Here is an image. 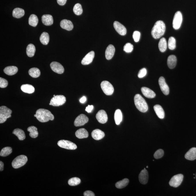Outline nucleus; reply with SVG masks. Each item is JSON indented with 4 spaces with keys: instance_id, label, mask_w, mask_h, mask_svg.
<instances>
[{
    "instance_id": "obj_1",
    "label": "nucleus",
    "mask_w": 196,
    "mask_h": 196,
    "mask_svg": "<svg viewBox=\"0 0 196 196\" xmlns=\"http://www.w3.org/2000/svg\"><path fill=\"white\" fill-rule=\"evenodd\" d=\"M166 26L164 22L161 20L158 21L152 28L151 34L155 39H158L164 35L165 32Z\"/></svg>"
},
{
    "instance_id": "obj_2",
    "label": "nucleus",
    "mask_w": 196,
    "mask_h": 196,
    "mask_svg": "<svg viewBox=\"0 0 196 196\" xmlns=\"http://www.w3.org/2000/svg\"><path fill=\"white\" fill-rule=\"evenodd\" d=\"M36 118L41 123H46L54 120V116L51 112L46 109H40L36 111Z\"/></svg>"
},
{
    "instance_id": "obj_3",
    "label": "nucleus",
    "mask_w": 196,
    "mask_h": 196,
    "mask_svg": "<svg viewBox=\"0 0 196 196\" xmlns=\"http://www.w3.org/2000/svg\"><path fill=\"white\" fill-rule=\"evenodd\" d=\"M134 102L137 109L141 112L145 113L147 111L148 107L146 101L139 94H137L134 97Z\"/></svg>"
},
{
    "instance_id": "obj_4",
    "label": "nucleus",
    "mask_w": 196,
    "mask_h": 196,
    "mask_svg": "<svg viewBox=\"0 0 196 196\" xmlns=\"http://www.w3.org/2000/svg\"><path fill=\"white\" fill-rule=\"evenodd\" d=\"M12 110L5 106L0 107V123H5L7 119L11 117Z\"/></svg>"
},
{
    "instance_id": "obj_5",
    "label": "nucleus",
    "mask_w": 196,
    "mask_h": 196,
    "mask_svg": "<svg viewBox=\"0 0 196 196\" xmlns=\"http://www.w3.org/2000/svg\"><path fill=\"white\" fill-rule=\"evenodd\" d=\"M28 161V158L24 155L18 156L14 159L12 163V166L14 168H18L25 165Z\"/></svg>"
},
{
    "instance_id": "obj_6",
    "label": "nucleus",
    "mask_w": 196,
    "mask_h": 196,
    "mask_svg": "<svg viewBox=\"0 0 196 196\" xmlns=\"http://www.w3.org/2000/svg\"><path fill=\"white\" fill-rule=\"evenodd\" d=\"M66 101V97L63 95H57L53 96L51 100L50 105L59 106L64 104Z\"/></svg>"
},
{
    "instance_id": "obj_7",
    "label": "nucleus",
    "mask_w": 196,
    "mask_h": 196,
    "mask_svg": "<svg viewBox=\"0 0 196 196\" xmlns=\"http://www.w3.org/2000/svg\"><path fill=\"white\" fill-rule=\"evenodd\" d=\"M57 145L60 147L68 150H74L77 148L75 143L69 141L61 140L57 142Z\"/></svg>"
},
{
    "instance_id": "obj_8",
    "label": "nucleus",
    "mask_w": 196,
    "mask_h": 196,
    "mask_svg": "<svg viewBox=\"0 0 196 196\" xmlns=\"http://www.w3.org/2000/svg\"><path fill=\"white\" fill-rule=\"evenodd\" d=\"M101 89L106 95H111L113 94L114 89L113 86L107 81H103L101 84Z\"/></svg>"
},
{
    "instance_id": "obj_9",
    "label": "nucleus",
    "mask_w": 196,
    "mask_h": 196,
    "mask_svg": "<svg viewBox=\"0 0 196 196\" xmlns=\"http://www.w3.org/2000/svg\"><path fill=\"white\" fill-rule=\"evenodd\" d=\"M183 175L182 174H178L174 176L171 178L169 182L170 185L174 187H177L180 186L183 181Z\"/></svg>"
},
{
    "instance_id": "obj_10",
    "label": "nucleus",
    "mask_w": 196,
    "mask_h": 196,
    "mask_svg": "<svg viewBox=\"0 0 196 196\" xmlns=\"http://www.w3.org/2000/svg\"><path fill=\"white\" fill-rule=\"evenodd\" d=\"M182 15L180 11H177L175 13L174 16L172 26L175 30H178L180 28L182 22Z\"/></svg>"
},
{
    "instance_id": "obj_11",
    "label": "nucleus",
    "mask_w": 196,
    "mask_h": 196,
    "mask_svg": "<svg viewBox=\"0 0 196 196\" xmlns=\"http://www.w3.org/2000/svg\"><path fill=\"white\" fill-rule=\"evenodd\" d=\"M88 118L86 115L81 114L78 116L75 119L74 125L76 127L84 125L88 122Z\"/></svg>"
},
{
    "instance_id": "obj_12",
    "label": "nucleus",
    "mask_w": 196,
    "mask_h": 196,
    "mask_svg": "<svg viewBox=\"0 0 196 196\" xmlns=\"http://www.w3.org/2000/svg\"><path fill=\"white\" fill-rule=\"evenodd\" d=\"M158 82L159 86L163 94L166 95H168L169 93V88L168 85L166 83L164 78L161 77L159 79Z\"/></svg>"
},
{
    "instance_id": "obj_13",
    "label": "nucleus",
    "mask_w": 196,
    "mask_h": 196,
    "mask_svg": "<svg viewBox=\"0 0 196 196\" xmlns=\"http://www.w3.org/2000/svg\"><path fill=\"white\" fill-rule=\"evenodd\" d=\"M50 67L52 70L57 73L61 74L64 72V67L59 63L53 61L51 63Z\"/></svg>"
},
{
    "instance_id": "obj_14",
    "label": "nucleus",
    "mask_w": 196,
    "mask_h": 196,
    "mask_svg": "<svg viewBox=\"0 0 196 196\" xmlns=\"http://www.w3.org/2000/svg\"><path fill=\"white\" fill-rule=\"evenodd\" d=\"M96 118L99 123L105 124L108 121L107 115L105 110H101L99 111L96 115Z\"/></svg>"
},
{
    "instance_id": "obj_15",
    "label": "nucleus",
    "mask_w": 196,
    "mask_h": 196,
    "mask_svg": "<svg viewBox=\"0 0 196 196\" xmlns=\"http://www.w3.org/2000/svg\"><path fill=\"white\" fill-rule=\"evenodd\" d=\"M113 26L115 30L120 35L124 36L127 34V30L125 27L119 22L115 21Z\"/></svg>"
},
{
    "instance_id": "obj_16",
    "label": "nucleus",
    "mask_w": 196,
    "mask_h": 196,
    "mask_svg": "<svg viewBox=\"0 0 196 196\" xmlns=\"http://www.w3.org/2000/svg\"><path fill=\"white\" fill-rule=\"evenodd\" d=\"M149 175L148 171L146 169L142 170L139 175V179L140 182L142 184H146L148 181Z\"/></svg>"
},
{
    "instance_id": "obj_17",
    "label": "nucleus",
    "mask_w": 196,
    "mask_h": 196,
    "mask_svg": "<svg viewBox=\"0 0 196 196\" xmlns=\"http://www.w3.org/2000/svg\"><path fill=\"white\" fill-rule=\"evenodd\" d=\"M94 51H92L88 53L81 61V64L83 65H87L92 62L94 57Z\"/></svg>"
},
{
    "instance_id": "obj_18",
    "label": "nucleus",
    "mask_w": 196,
    "mask_h": 196,
    "mask_svg": "<svg viewBox=\"0 0 196 196\" xmlns=\"http://www.w3.org/2000/svg\"><path fill=\"white\" fill-rule=\"evenodd\" d=\"M141 90L143 95L147 98H152L156 97V94L154 92L148 88L142 87Z\"/></svg>"
},
{
    "instance_id": "obj_19",
    "label": "nucleus",
    "mask_w": 196,
    "mask_h": 196,
    "mask_svg": "<svg viewBox=\"0 0 196 196\" xmlns=\"http://www.w3.org/2000/svg\"><path fill=\"white\" fill-rule=\"evenodd\" d=\"M115 49L114 46L112 44L109 45L105 51V57L107 60L111 59L115 54Z\"/></svg>"
},
{
    "instance_id": "obj_20",
    "label": "nucleus",
    "mask_w": 196,
    "mask_h": 196,
    "mask_svg": "<svg viewBox=\"0 0 196 196\" xmlns=\"http://www.w3.org/2000/svg\"><path fill=\"white\" fill-rule=\"evenodd\" d=\"M91 135L94 139L96 140H99L104 137L105 136V133L101 130L96 129L92 131Z\"/></svg>"
},
{
    "instance_id": "obj_21",
    "label": "nucleus",
    "mask_w": 196,
    "mask_h": 196,
    "mask_svg": "<svg viewBox=\"0 0 196 196\" xmlns=\"http://www.w3.org/2000/svg\"><path fill=\"white\" fill-rule=\"evenodd\" d=\"M60 25L61 28L67 31H71L73 28V23L69 20H61Z\"/></svg>"
},
{
    "instance_id": "obj_22",
    "label": "nucleus",
    "mask_w": 196,
    "mask_h": 196,
    "mask_svg": "<svg viewBox=\"0 0 196 196\" xmlns=\"http://www.w3.org/2000/svg\"><path fill=\"white\" fill-rule=\"evenodd\" d=\"M185 158L187 160L193 161L196 159V148L190 149L185 155Z\"/></svg>"
},
{
    "instance_id": "obj_23",
    "label": "nucleus",
    "mask_w": 196,
    "mask_h": 196,
    "mask_svg": "<svg viewBox=\"0 0 196 196\" xmlns=\"http://www.w3.org/2000/svg\"><path fill=\"white\" fill-rule=\"evenodd\" d=\"M42 22L44 25L51 26L53 24V16L50 15H44L42 16Z\"/></svg>"
},
{
    "instance_id": "obj_24",
    "label": "nucleus",
    "mask_w": 196,
    "mask_h": 196,
    "mask_svg": "<svg viewBox=\"0 0 196 196\" xmlns=\"http://www.w3.org/2000/svg\"><path fill=\"white\" fill-rule=\"evenodd\" d=\"M75 135L79 139L87 138L88 137L89 134L88 131L84 128L80 129L76 131Z\"/></svg>"
},
{
    "instance_id": "obj_25",
    "label": "nucleus",
    "mask_w": 196,
    "mask_h": 196,
    "mask_svg": "<svg viewBox=\"0 0 196 196\" xmlns=\"http://www.w3.org/2000/svg\"><path fill=\"white\" fill-rule=\"evenodd\" d=\"M18 71V68L17 67L14 66H8L4 69V72L6 74L9 75V76H12L14 75L17 73Z\"/></svg>"
},
{
    "instance_id": "obj_26",
    "label": "nucleus",
    "mask_w": 196,
    "mask_h": 196,
    "mask_svg": "<svg viewBox=\"0 0 196 196\" xmlns=\"http://www.w3.org/2000/svg\"><path fill=\"white\" fill-rule=\"evenodd\" d=\"M177 62L176 57L174 55H171L168 57L167 63L170 69H173L176 66Z\"/></svg>"
},
{
    "instance_id": "obj_27",
    "label": "nucleus",
    "mask_w": 196,
    "mask_h": 196,
    "mask_svg": "<svg viewBox=\"0 0 196 196\" xmlns=\"http://www.w3.org/2000/svg\"><path fill=\"white\" fill-rule=\"evenodd\" d=\"M154 109L158 117L160 119H164V112L162 107L159 105H156L154 106Z\"/></svg>"
},
{
    "instance_id": "obj_28",
    "label": "nucleus",
    "mask_w": 196,
    "mask_h": 196,
    "mask_svg": "<svg viewBox=\"0 0 196 196\" xmlns=\"http://www.w3.org/2000/svg\"><path fill=\"white\" fill-rule=\"evenodd\" d=\"M21 89L23 92L28 94H31L35 91V88L32 85L24 84L22 85Z\"/></svg>"
},
{
    "instance_id": "obj_29",
    "label": "nucleus",
    "mask_w": 196,
    "mask_h": 196,
    "mask_svg": "<svg viewBox=\"0 0 196 196\" xmlns=\"http://www.w3.org/2000/svg\"><path fill=\"white\" fill-rule=\"evenodd\" d=\"M25 14L24 9L20 8H16L13 9V17L16 18H20L23 17Z\"/></svg>"
},
{
    "instance_id": "obj_30",
    "label": "nucleus",
    "mask_w": 196,
    "mask_h": 196,
    "mask_svg": "<svg viewBox=\"0 0 196 196\" xmlns=\"http://www.w3.org/2000/svg\"><path fill=\"white\" fill-rule=\"evenodd\" d=\"M13 134L17 136L20 140H23L26 138L25 133L22 130L20 129H16L13 130Z\"/></svg>"
},
{
    "instance_id": "obj_31",
    "label": "nucleus",
    "mask_w": 196,
    "mask_h": 196,
    "mask_svg": "<svg viewBox=\"0 0 196 196\" xmlns=\"http://www.w3.org/2000/svg\"><path fill=\"white\" fill-rule=\"evenodd\" d=\"M123 120V115L120 109L116 110L115 113V120L116 124L119 125Z\"/></svg>"
},
{
    "instance_id": "obj_32",
    "label": "nucleus",
    "mask_w": 196,
    "mask_h": 196,
    "mask_svg": "<svg viewBox=\"0 0 196 196\" xmlns=\"http://www.w3.org/2000/svg\"><path fill=\"white\" fill-rule=\"evenodd\" d=\"M158 47L159 50L162 53H164L166 51L167 48V43L165 38H163L160 39L159 42Z\"/></svg>"
},
{
    "instance_id": "obj_33",
    "label": "nucleus",
    "mask_w": 196,
    "mask_h": 196,
    "mask_svg": "<svg viewBox=\"0 0 196 196\" xmlns=\"http://www.w3.org/2000/svg\"><path fill=\"white\" fill-rule=\"evenodd\" d=\"M40 40L42 44L47 45L50 40V36L46 32L42 33L40 38Z\"/></svg>"
},
{
    "instance_id": "obj_34",
    "label": "nucleus",
    "mask_w": 196,
    "mask_h": 196,
    "mask_svg": "<svg viewBox=\"0 0 196 196\" xmlns=\"http://www.w3.org/2000/svg\"><path fill=\"white\" fill-rule=\"evenodd\" d=\"M36 51V48L34 45L30 44L28 45L26 49V53L27 55L29 57H34Z\"/></svg>"
},
{
    "instance_id": "obj_35",
    "label": "nucleus",
    "mask_w": 196,
    "mask_h": 196,
    "mask_svg": "<svg viewBox=\"0 0 196 196\" xmlns=\"http://www.w3.org/2000/svg\"><path fill=\"white\" fill-rule=\"evenodd\" d=\"M37 16L34 14L31 15L29 18L28 23L29 25L34 27L36 26L38 23Z\"/></svg>"
},
{
    "instance_id": "obj_36",
    "label": "nucleus",
    "mask_w": 196,
    "mask_h": 196,
    "mask_svg": "<svg viewBox=\"0 0 196 196\" xmlns=\"http://www.w3.org/2000/svg\"><path fill=\"white\" fill-rule=\"evenodd\" d=\"M27 131L30 132V136L32 138L37 137L38 135V132L37 128L34 126H31L28 127Z\"/></svg>"
},
{
    "instance_id": "obj_37",
    "label": "nucleus",
    "mask_w": 196,
    "mask_h": 196,
    "mask_svg": "<svg viewBox=\"0 0 196 196\" xmlns=\"http://www.w3.org/2000/svg\"><path fill=\"white\" fill-rule=\"evenodd\" d=\"M29 74L33 78H38L40 76V71L38 68H31L28 71Z\"/></svg>"
},
{
    "instance_id": "obj_38",
    "label": "nucleus",
    "mask_w": 196,
    "mask_h": 196,
    "mask_svg": "<svg viewBox=\"0 0 196 196\" xmlns=\"http://www.w3.org/2000/svg\"><path fill=\"white\" fill-rule=\"evenodd\" d=\"M129 181L128 179L125 178L123 180L118 182L116 183L115 186L118 189H121L124 188L128 185Z\"/></svg>"
},
{
    "instance_id": "obj_39",
    "label": "nucleus",
    "mask_w": 196,
    "mask_h": 196,
    "mask_svg": "<svg viewBox=\"0 0 196 196\" xmlns=\"http://www.w3.org/2000/svg\"><path fill=\"white\" fill-rule=\"evenodd\" d=\"M12 152L11 148L7 147L2 149L0 153V156L2 157H5L10 155Z\"/></svg>"
},
{
    "instance_id": "obj_40",
    "label": "nucleus",
    "mask_w": 196,
    "mask_h": 196,
    "mask_svg": "<svg viewBox=\"0 0 196 196\" xmlns=\"http://www.w3.org/2000/svg\"><path fill=\"white\" fill-rule=\"evenodd\" d=\"M73 11L75 14L77 15H81L83 12L81 5L79 3L76 4L74 6Z\"/></svg>"
},
{
    "instance_id": "obj_41",
    "label": "nucleus",
    "mask_w": 196,
    "mask_h": 196,
    "mask_svg": "<svg viewBox=\"0 0 196 196\" xmlns=\"http://www.w3.org/2000/svg\"><path fill=\"white\" fill-rule=\"evenodd\" d=\"M168 46L170 50H174L176 48V40L173 37H170L168 40Z\"/></svg>"
},
{
    "instance_id": "obj_42",
    "label": "nucleus",
    "mask_w": 196,
    "mask_h": 196,
    "mask_svg": "<svg viewBox=\"0 0 196 196\" xmlns=\"http://www.w3.org/2000/svg\"><path fill=\"white\" fill-rule=\"evenodd\" d=\"M80 179L77 177H73L68 180V183L70 186H76L80 184Z\"/></svg>"
},
{
    "instance_id": "obj_43",
    "label": "nucleus",
    "mask_w": 196,
    "mask_h": 196,
    "mask_svg": "<svg viewBox=\"0 0 196 196\" xmlns=\"http://www.w3.org/2000/svg\"><path fill=\"white\" fill-rule=\"evenodd\" d=\"M133 50V46L131 43H127L124 46V50L126 53H131Z\"/></svg>"
},
{
    "instance_id": "obj_44",
    "label": "nucleus",
    "mask_w": 196,
    "mask_h": 196,
    "mask_svg": "<svg viewBox=\"0 0 196 196\" xmlns=\"http://www.w3.org/2000/svg\"><path fill=\"white\" fill-rule=\"evenodd\" d=\"M164 155V151L162 149H160L156 151L154 155L155 158L158 159L161 158Z\"/></svg>"
},
{
    "instance_id": "obj_45",
    "label": "nucleus",
    "mask_w": 196,
    "mask_h": 196,
    "mask_svg": "<svg viewBox=\"0 0 196 196\" xmlns=\"http://www.w3.org/2000/svg\"><path fill=\"white\" fill-rule=\"evenodd\" d=\"M8 85L7 81L2 77L0 78V87L1 88H5Z\"/></svg>"
},
{
    "instance_id": "obj_46",
    "label": "nucleus",
    "mask_w": 196,
    "mask_h": 196,
    "mask_svg": "<svg viewBox=\"0 0 196 196\" xmlns=\"http://www.w3.org/2000/svg\"><path fill=\"white\" fill-rule=\"evenodd\" d=\"M140 33L138 31H135L133 34V37L134 41L135 42H137L139 41L140 38Z\"/></svg>"
},
{
    "instance_id": "obj_47",
    "label": "nucleus",
    "mask_w": 196,
    "mask_h": 196,
    "mask_svg": "<svg viewBox=\"0 0 196 196\" xmlns=\"http://www.w3.org/2000/svg\"><path fill=\"white\" fill-rule=\"evenodd\" d=\"M147 74V70L146 68H143L141 69L138 73V76L139 78H142L146 76Z\"/></svg>"
},
{
    "instance_id": "obj_48",
    "label": "nucleus",
    "mask_w": 196,
    "mask_h": 196,
    "mask_svg": "<svg viewBox=\"0 0 196 196\" xmlns=\"http://www.w3.org/2000/svg\"><path fill=\"white\" fill-rule=\"evenodd\" d=\"M84 196H94L95 194L92 191H87L85 192L84 193Z\"/></svg>"
},
{
    "instance_id": "obj_49",
    "label": "nucleus",
    "mask_w": 196,
    "mask_h": 196,
    "mask_svg": "<svg viewBox=\"0 0 196 196\" xmlns=\"http://www.w3.org/2000/svg\"><path fill=\"white\" fill-rule=\"evenodd\" d=\"M94 109V106L93 105H88V106L86 108V111H87L88 113H90Z\"/></svg>"
},
{
    "instance_id": "obj_50",
    "label": "nucleus",
    "mask_w": 196,
    "mask_h": 196,
    "mask_svg": "<svg viewBox=\"0 0 196 196\" xmlns=\"http://www.w3.org/2000/svg\"><path fill=\"white\" fill-rule=\"evenodd\" d=\"M57 3L59 5H65L67 0H57Z\"/></svg>"
},
{
    "instance_id": "obj_51",
    "label": "nucleus",
    "mask_w": 196,
    "mask_h": 196,
    "mask_svg": "<svg viewBox=\"0 0 196 196\" xmlns=\"http://www.w3.org/2000/svg\"><path fill=\"white\" fill-rule=\"evenodd\" d=\"M86 100H87L86 97L85 96H83L79 100V102L83 104L86 102Z\"/></svg>"
},
{
    "instance_id": "obj_52",
    "label": "nucleus",
    "mask_w": 196,
    "mask_h": 196,
    "mask_svg": "<svg viewBox=\"0 0 196 196\" xmlns=\"http://www.w3.org/2000/svg\"><path fill=\"white\" fill-rule=\"evenodd\" d=\"M4 169V164L2 162H0V170L2 171Z\"/></svg>"
},
{
    "instance_id": "obj_53",
    "label": "nucleus",
    "mask_w": 196,
    "mask_h": 196,
    "mask_svg": "<svg viewBox=\"0 0 196 196\" xmlns=\"http://www.w3.org/2000/svg\"><path fill=\"white\" fill-rule=\"evenodd\" d=\"M34 117H36V115H34Z\"/></svg>"
},
{
    "instance_id": "obj_54",
    "label": "nucleus",
    "mask_w": 196,
    "mask_h": 196,
    "mask_svg": "<svg viewBox=\"0 0 196 196\" xmlns=\"http://www.w3.org/2000/svg\"><path fill=\"white\" fill-rule=\"evenodd\" d=\"M147 168H148V166H147Z\"/></svg>"
},
{
    "instance_id": "obj_55",
    "label": "nucleus",
    "mask_w": 196,
    "mask_h": 196,
    "mask_svg": "<svg viewBox=\"0 0 196 196\" xmlns=\"http://www.w3.org/2000/svg\"></svg>"
}]
</instances>
